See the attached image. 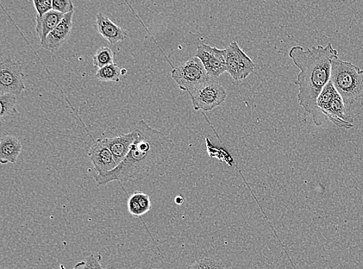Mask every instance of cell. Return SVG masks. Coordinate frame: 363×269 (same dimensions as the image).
<instances>
[{"label":"cell","instance_id":"obj_17","mask_svg":"<svg viewBox=\"0 0 363 269\" xmlns=\"http://www.w3.org/2000/svg\"><path fill=\"white\" fill-rule=\"evenodd\" d=\"M17 97L14 94H1L0 96V104H1V112L0 119L1 121H8L17 112L16 109Z\"/></svg>","mask_w":363,"mask_h":269},{"label":"cell","instance_id":"obj_9","mask_svg":"<svg viewBox=\"0 0 363 269\" xmlns=\"http://www.w3.org/2000/svg\"><path fill=\"white\" fill-rule=\"evenodd\" d=\"M196 57L201 60L210 78L216 79L227 72V49L203 43L198 46Z\"/></svg>","mask_w":363,"mask_h":269},{"label":"cell","instance_id":"obj_10","mask_svg":"<svg viewBox=\"0 0 363 269\" xmlns=\"http://www.w3.org/2000/svg\"><path fill=\"white\" fill-rule=\"evenodd\" d=\"M87 154L98 175H103L114 170L118 166L114 155L101 141V139H98L94 143Z\"/></svg>","mask_w":363,"mask_h":269},{"label":"cell","instance_id":"obj_23","mask_svg":"<svg viewBox=\"0 0 363 269\" xmlns=\"http://www.w3.org/2000/svg\"><path fill=\"white\" fill-rule=\"evenodd\" d=\"M33 3L37 12V16H43L53 10V1L52 0H45V1L34 0Z\"/></svg>","mask_w":363,"mask_h":269},{"label":"cell","instance_id":"obj_15","mask_svg":"<svg viewBox=\"0 0 363 269\" xmlns=\"http://www.w3.org/2000/svg\"><path fill=\"white\" fill-rule=\"evenodd\" d=\"M22 152V143L16 137L6 135L0 141V161L2 164L15 163Z\"/></svg>","mask_w":363,"mask_h":269},{"label":"cell","instance_id":"obj_6","mask_svg":"<svg viewBox=\"0 0 363 269\" xmlns=\"http://www.w3.org/2000/svg\"><path fill=\"white\" fill-rule=\"evenodd\" d=\"M172 77L181 90L189 94L209 78L203 62L196 56L174 68Z\"/></svg>","mask_w":363,"mask_h":269},{"label":"cell","instance_id":"obj_3","mask_svg":"<svg viewBox=\"0 0 363 269\" xmlns=\"http://www.w3.org/2000/svg\"><path fill=\"white\" fill-rule=\"evenodd\" d=\"M330 81L346 106H351L363 97V71L351 62L335 58Z\"/></svg>","mask_w":363,"mask_h":269},{"label":"cell","instance_id":"obj_12","mask_svg":"<svg viewBox=\"0 0 363 269\" xmlns=\"http://www.w3.org/2000/svg\"><path fill=\"white\" fill-rule=\"evenodd\" d=\"M74 11L65 15L63 20L58 25L52 32L47 37L42 47L52 52H57L63 46L71 34L73 26V17Z\"/></svg>","mask_w":363,"mask_h":269},{"label":"cell","instance_id":"obj_20","mask_svg":"<svg viewBox=\"0 0 363 269\" xmlns=\"http://www.w3.org/2000/svg\"><path fill=\"white\" fill-rule=\"evenodd\" d=\"M74 269H105L102 266L101 255H90L84 260L78 262Z\"/></svg>","mask_w":363,"mask_h":269},{"label":"cell","instance_id":"obj_1","mask_svg":"<svg viewBox=\"0 0 363 269\" xmlns=\"http://www.w3.org/2000/svg\"><path fill=\"white\" fill-rule=\"evenodd\" d=\"M133 130L136 131V137L127 157L114 170L95 175L94 178L97 186H104L114 181L124 183L142 180L173 152L175 145L170 137L149 126L145 121H137Z\"/></svg>","mask_w":363,"mask_h":269},{"label":"cell","instance_id":"obj_8","mask_svg":"<svg viewBox=\"0 0 363 269\" xmlns=\"http://www.w3.org/2000/svg\"><path fill=\"white\" fill-rule=\"evenodd\" d=\"M227 49V72L236 81L247 79L254 72L256 65L243 52L236 41L231 42Z\"/></svg>","mask_w":363,"mask_h":269},{"label":"cell","instance_id":"obj_24","mask_svg":"<svg viewBox=\"0 0 363 269\" xmlns=\"http://www.w3.org/2000/svg\"><path fill=\"white\" fill-rule=\"evenodd\" d=\"M184 201H185V199H184V198L183 197H177L174 199L175 203H176L178 205L183 204Z\"/></svg>","mask_w":363,"mask_h":269},{"label":"cell","instance_id":"obj_16","mask_svg":"<svg viewBox=\"0 0 363 269\" xmlns=\"http://www.w3.org/2000/svg\"><path fill=\"white\" fill-rule=\"evenodd\" d=\"M127 208L131 215L140 217L152 209V201L147 194L135 192L128 199Z\"/></svg>","mask_w":363,"mask_h":269},{"label":"cell","instance_id":"obj_4","mask_svg":"<svg viewBox=\"0 0 363 269\" xmlns=\"http://www.w3.org/2000/svg\"><path fill=\"white\" fill-rule=\"evenodd\" d=\"M317 105L322 114L340 128L351 129L353 119L346 114L345 103L330 82L318 97Z\"/></svg>","mask_w":363,"mask_h":269},{"label":"cell","instance_id":"obj_18","mask_svg":"<svg viewBox=\"0 0 363 269\" xmlns=\"http://www.w3.org/2000/svg\"><path fill=\"white\" fill-rule=\"evenodd\" d=\"M121 68L116 64L110 65L99 68L96 73V77L103 82L118 83L122 76Z\"/></svg>","mask_w":363,"mask_h":269},{"label":"cell","instance_id":"obj_22","mask_svg":"<svg viewBox=\"0 0 363 269\" xmlns=\"http://www.w3.org/2000/svg\"><path fill=\"white\" fill-rule=\"evenodd\" d=\"M53 10L66 15L74 11V5L71 0H54Z\"/></svg>","mask_w":363,"mask_h":269},{"label":"cell","instance_id":"obj_11","mask_svg":"<svg viewBox=\"0 0 363 269\" xmlns=\"http://www.w3.org/2000/svg\"><path fill=\"white\" fill-rule=\"evenodd\" d=\"M136 137V131L132 130L128 134L114 137H105V139H101V141L110 149L114 155L117 166H118L127 157L131 147L134 145Z\"/></svg>","mask_w":363,"mask_h":269},{"label":"cell","instance_id":"obj_25","mask_svg":"<svg viewBox=\"0 0 363 269\" xmlns=\"http://www.w3.org/2000/svg\"><path fill=\"white\" fill-rule=\"evenodd\" d=\"M127 72V70H122L121 71V73H122V76H124L125 74H126Z\"/></svg>","mask_w":363,"mask_h":269},{"label":"cell","instance_id":"obj_21","mask_svg":"<svg viewBox=\"0 0 363 269\" xmlns=\"http://www.w3.org/2000/svg\"><path fill=\"white\" fill-rule=\"evenodd\" d=\"M187 269H227L221 262L211 259H203L194 262Z\"/></svg>","mask_w":363,"mask_h":269},{"label":"cell","instance_id":"obj_7","mask_svg":"<svg viewBox=\"0 0 363 269\" xmlns=\"http://www.w3.org/2000/svg\"><path fill=\"white\" fill-rule=\"evenodd\" d=\"M25 76L20 62L11 58L2 61L0 64V93L21 95L25 90Z\"/></svg>","mask_w":363,"mask_h":269},{"label":"cell","instance_id":"obj_2","mask_svg":"<svg viewBox=\"0 0 363 269\" xmlns=\"http://www.w3.org/2000/svg\"><path fill=\"white\" fill-rule=\"evenodd\" d=\"M289 56L300 70L295 82L299 89V105L312 116L316 126H321L324 116L318 108L317 100L330 82L331 63L338 57V52L331 43L307 50L294 46L290 50Z\"/></svg>","mask_w":363,"mask_h":269},{"label":"cell","instance_id":"obj_5","mask_svg":"<svg viewBox=\"0 0 363 269\" xmlns=\"http://www.w3.org/2000/svg\"><path fill=\"white\" fill-rule=\"evenodd\" d=\"M193 108L210 111L220 106L227 98V91L216 79L209 78L189 93Z\"/></svg>","mask_w":363,"mask_h":269},{"label":"cell","instance_id":"obj_19","mask_svg":"<svg viewBox=\"0 0 363 269\" xmlns=\"http://www.w3.org/2000/svg\"><path fill=\"white\" fill-rule=\"evenodd\" d=\"M93 66L99 68L114 64V53L110 48H100L93 56Z\"/></svg>","mask_w":363,"mask_h":269},{"label":"cell","instance_id":"obj_13","mask_svg":"<svg viewBox=\"0 0 363 269\" xmlns=\"http://www.w3.org/2000/svg\"><path fill=\"white\" fill-rule=\"evenodd\" d=\"M96 27L98 32L111 45H116L118 42L124 41L127 36V30L118 27L103 12H98L96 15Z\"/></svg>","mask_w":363,"mask_h":269},{"label":"cell","instance_id":"obj_14","mask_svg":"<svg viewBox=\"0 0 363 269\" xmlns=\"http://www.w3.org/2000/svg\"><path fill=\"white\" fill-rule=\"evenodd\" d=\"M65 15L54 10L43 16L37 15L36 31L40 37L41 46L45 43L48 34L58 27Z\"/></svg>","mask_w":363,"mask_h":269}]
</instances>
